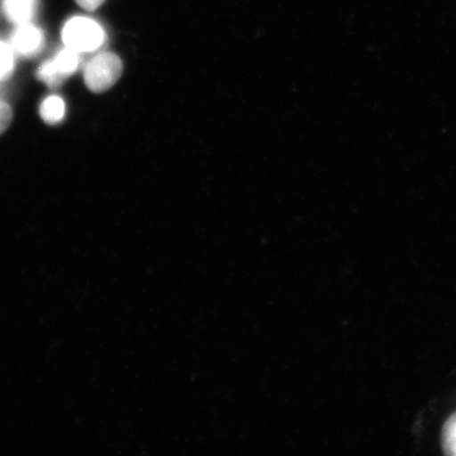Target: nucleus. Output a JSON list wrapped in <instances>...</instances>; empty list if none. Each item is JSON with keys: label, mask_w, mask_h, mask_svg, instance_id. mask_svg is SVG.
<instances>
[{"label": "nucleus", "mask_w": 456, "mask_h": 456, "mask_svg": "<svg viewBox=\"0 0 456 456\" xmlns=\"http://www.w3.org/2000/svg\"><path fill=\"white\" fill-rule=\"evenodd\" d=\"M104 2L105 0H77L78 5L88 11L98 9Z\"/></svg>", "instance_id": "11"}, {"label": "nucleus", "mask_w": 456, "mask_h": 456, "mask_svg": "<svg viewBox=\"0 0 456 456\" xmlns=\"http://www.w3.org/2000/svg\"><path fill=\"white\" fill-rule=\"evenodd\" d=\"M51 61H53L60 76L66 79L78 69L79 64H81V57H79L77 51L66 47V49L57 53Z\"/></svg>", "instance_id": "5"}, {"label": "nucleus", "mask_w": 456, "mask_h": 456, "mask_svg": "<svg viewBox=\"0 0 456 456\" xmlns=\"http://www.w3.org/2000/svg\"><path fill=\"white\" fill-rule=\"evenodd\" d=\"M65 114V102L60 96L51 95L43 101L41 116L45 123L49 125L59 124L64 119Z\"/></svg>", "instance_id": "6"}, {"label": "nucleus", "mask_w": 456, "mask_h": 456, "mask_svg": "<svg viewBox=\"0 0 456 456\" xmlns=\"http://www.w3.org/2000/svg\"><path fill=\"white\" fill-rule=\"evenodd\" d=\"M61 37L67 48L78 53H93L104 44L105 31L94 20L76 16L66 22Z\"/></svg>", "instance_id": "1"}, {"label": "nucleus", "mask_w": 456, "mask_h": 456, "mask_svg": "<svg viewBox=\"0 0 456 456\" xmlns=\"http://www.w3.org/2000/svg\"><path fill=\"white\" fill-rule=\"evenodd\" d=\"M12 110L8 104L0 102V134L9 127L11 121H12Z\"/></svg>", "instance_id": "10"}, {"label": "nucleus", "mask_w": 456, "mask_h": 456, "mask_svg": "<svg viewBox=\"0 0 456 456\" xmlns=\"http://www.w3.org/2000/svg\"><path fill=\"white\" fill-rule=\"evenodd\" d=\"M15 67L14 51L10 45L0 42V82L13 73Z\"/></svg>", "instance_id": "8"}, {"label": "nucleus", "mask_w": 456, "mask_h": 456, "mask_svg": "<svg viewBox=\"0 0 456 456\" xmlns=\"http://www.w3.org/2000/svg\"><path fill=\"white\" fill-rule=\"evenodd\" d=\"M44 45L45 36L42 28L32 22L17 26L10 38V45L14 53L28 59L41 53Z\"/></svg>", "instance_id": "3"}, {"label": "nucleus", "mask_w": 456, "mask_h": 456, "mask_svg": "<svg viewBox=\"0 0 456 456\" xmlns=\"http://www.w3.org/2000/svg\"><path fill=\"white\" fill-rule=\"evenodd\" d=\"M37 77L50 88L59 87V86L65 81V79L60 76V73L56 71L51 60L45 61L44 64L39 67Z\"/></svg>", "instance_id": "9"}, {"label": "nucleus", "mask_w": 456, "mask_h": 456, "mask_svg": "<svg viewBox=\"0 0 456 456\" xmlns=\"http://www.w3.org/2000/svg\"><path fill=\"white\" fill-rule=\"evenodd\" d=\"M123 72L121 59L116 54L104 53L95 55L85 67L84 79L94 93H104L118 81Z\"/></svg>", "instance_id": "2"}, {"label": "nucleus", "mask_w": 456, "mask_h": 456, "mask_svg": "<svg viewBox=\"0 0 456 456\" xmlns=\"http://www.w3.org/2000/svg\"><path fill=\"white\" fill-rule=\"evenodd\" d=\"M442 446L444 454L456 456V412L450 416L443 428Z\"/></svg>", "instance_id": "7"}, {"label": "nucleus", "mask_w": 456, "mask_h": 456, "mask_svg": "<svg viewBox=\"0 0 456 456\" xmlns=\"http://www.w3.org/2000/svg\"><path fill=\"white\" fill-rule=\"evenodd\" d=\"M38 8L39 0H2L4 16L16 26L31 22Z\"/></svg>", "instance_id": "4"}]
</instances>
